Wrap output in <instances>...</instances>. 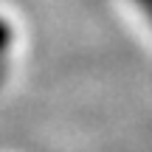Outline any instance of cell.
Returning <instances> with one entry per match:
<instances>
[{
	"instance_id": "obj_1",
	"label": "cell",
	"mask_w": 152,
	"mask_h": 152,
	"mask_svg": "<svg viewBox=\"0 0 152 152\" xmlns=\"http://www.w3.org/2000/svg\"><path fill=\"white\" fill-rule=\"evenodd\" d=\"M11 42H14V31H11V26L0 17V56L11 48Z\"/></svg>"
},
{
	"instance_id": "obj_2",
	"label": "cell",
	"mask_w": 152,
	"mask_h": 152,
	"mask_svg": "<svg viewBox=\"0 0 152 152\" xmlns=\"http://www.w3.org/2000/svg\"><path fill=\"white\" fill-rule=\"evenodd\" d=\"M132 3L138 6V11L147 17V20H149V26H152V0H132Z\"/></svg>"
}]
</instances>
